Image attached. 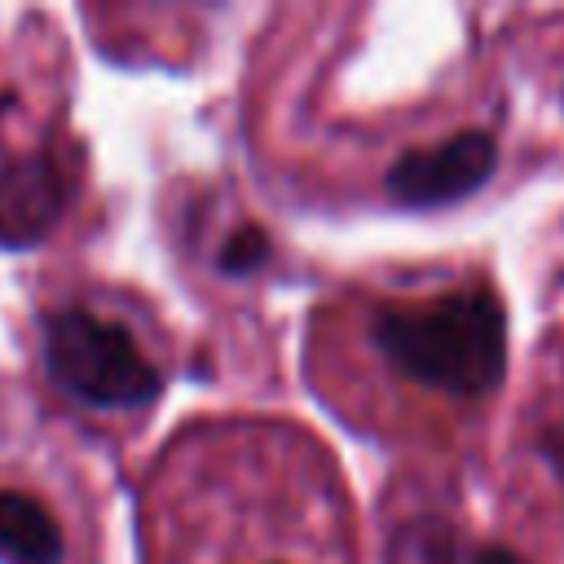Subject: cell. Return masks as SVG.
<instances>
[{"label": "cell", "mask_w": 564, "mask_h": 564, "mask_svg": "<svg viewBox=\"0 0 564 564\" xmlns=\"http://www.w3.org/2000/svg\"><path fill=\"white\" fill-rule=\"evenodd\" d=\"M0 555L13 564H57L62 533L35 498L0 489Z\"/></svg>", "instance_id": "5b68a950"}, {"label": "cell", "mask_w": 564, "mask_h": 564, "mask_svg": "<svg viewBox=\"0 0 564 564\" xmlns=\"http://www.w3.org/2000/svg\"><path fill=\"white\" fill-rule=\"evenodd\" d=\"M388 564H458L454 529L436 516H414L388 538Z\"/></svg>", "instance_id": "8992f818"}, {"label": "cell", "mask_w": 564, "mask_h": 564, "mask_svg": "<svg viewBox=\"0 0 564 564\" xmlns=\"http://www.w3.org/2000/svg\"><path fill=\"white\" fill-rule=\"evenodd\" d=\"M375 344L401 379L449 397H485L507 370V317L485 286L388 308L375 326Z\"/></svg>", "instance_id": "6da1fadb"}, {"label": "cell", "mask_w": 564, "mask_h": 564, "mask_svg": "<svg viewBox=\"0 0 564 564\" xmlns=\"http://www.w3.org/2000/svg\"><path fill=\"white\" fill-rule=\"evenodd\" d=\"M62 207V176L44 145H9L0 137V238L35 242Z\"/></svg>", "instance_id": "277c9868"}, {"label": "cell", "mask_w": 564, "mask_h": 564, "mask_svg": "<svg viewBox=\"0 0 564 564\" xmlns=\"http://www.w3.org/2000/svg\"><path fill=\"white\" fill-rule=\"evenodd\" d=\"M498 145L485 132H454L441 145L405 150L388 167V194L401 207H445L489 181Z\"/></svg>", "instance_id": "3957f363"}, {"label": "cell", "mask_w": 564, "mask_h": 564, "mask_svg": "<svg viewBox=\"0 0 564 564\" xmlns=\"http://www.w3.org/2000/svg\"><path fill=\"white\" fill-rule=\"evenodd\" d=\"M476 564H524L520 555H511L507 546H485L480 555H476Z\"/></svg>", "instance_id": "9c48e42d"}, {"label": "cell", "mask_w": 564, "mask_h": 564, "mask_svg": "<svg viewBox=\"0 0 564 564\" xmlns=\"http://www.w3.org/2000/svg\"><path fill=\"white\" fill-rule=\"evenodd\" d=\"M542 445H546V458H551V467H555V471L564 476V419L546 427V436H542Z\"/></svg>", "instance_id": "ba28073f"}, {"label": "cell", "mask_w": 564, "mask_h": 564, "mask_svg": "<svg viewBox=\"0 0 564 564\" xmlns=\"http://www.w3.org/2000/svg\"><path fill=\"white\" fill-rule=\"evenodd\" d=\"M260 260H264V234H260V229L234 234V238L225 242V251H220V269H229V273H247V269H256Z\"/></svg>", "instance_id": "52a82bcc"}, {"label": "cell", "mask_w": 564, "mask_h": 564, "mask_svg": "<svg viewBox=\"0 0 564 564\" xmlns=\"http://www.w3.org/2000/svg\"><path fill=\"white\" fill-rule=\"evenodd\" d=\"M44 361L62 392L97 410H132L159 397V370L128 326L88 308H62L48 322Z\"/></svg>", "instance_id": "7a4b0ae2"}]
</instances>
